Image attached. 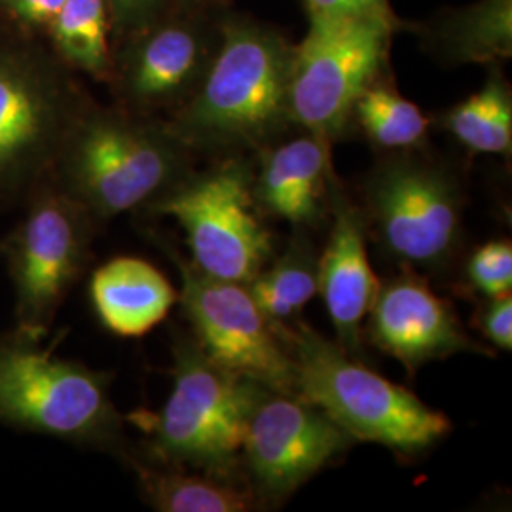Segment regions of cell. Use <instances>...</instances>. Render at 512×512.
Instances as JSON below:
<instances>
[{
  "label": "cell",
  "instance_id": "cell-24",
  "mask_svg": "<svg viewBox=\"0 0 512 512\" xmlns=\"http://www.w3.org/2000/svg\"><path fill=\"white\" fill-rule=\"evenodd\" d=\"M467 279L484 298L511 294L512 245L509 239H494L480 245L467 262Z\"/></svg>",
  "mask_w": 512,
  "mask_h": 512
},
{
  "label": "cell",
  "instance_id": "cell-6",
  "mask_svg": "<svg viewBox=\"0 0 512 512\" xmlns=\"http://www.w3.org/2000/svg\"><path fill=\"white\" fill-rule=\"evenodd\" d=\"M57 57L0 44V211L19 209L52 175L57 152L90 101Z\"/></svg>",
  "mask_w": 512,
  "mask_h": 512
},
{
  "label": "cell",
  "instance_id": "cell-5",
  "mask_svg": "<svg viewBox=\"0 0 512 512\" xmlns=\"http://www.w3.org/2000/svg\"><path fill=\"white\" fill-rule=\"evenodd\" d=\"M283 336L293 355L296 393L325 412L351 440L412 456L450 433L446 414L357 363L338 342L306 325L287 327Z\"/></svg>",
  "mask_w": 512,
  "mask_h": 512
},
{
  "label": "cell",
  "instance_id": "cell-9",
  "mask_svg": "<svg viewBox=\"0 0 512 512\" xmlns=\"http://www.w3.org/2000/svg\"><path fill=\"white\" fill-rule=\"evenodd\" d=\"M147 211L177 220L186 232L190 262L217 279L247 285L274 253V236L258 215L253 165L245 156L192 171Z\"/></svg>",
  "mask_w": 512,
  "mask_h": 512
},
{
  "label": "cell",
  "instance_id": "cell-22",
  "mask_svg": "<svg viewBox=\"0 0 512 512\" xmlns=\"http://www.w3.org/2000/svg\"><path fill=\"white\" fill-rule=\"evenodd\" d=\"M256 306L275 329H287L304 306L319 293V260L310 243H291L287 253L279 256L270 268H262L247 283Z\"/></svg>",
  "mask_w": 512,
  "mask_h": 512
},
{
  "label": "cell",
  "instance_id": "cell-3",
  "mask_svg": "<svg viewBox=\"0 0 512 512\" xmlns=\"http://www.w3.org/2000/svg\"><path fill=\"white\" fill-rule=\"evenodd\" d=\"M110 376L55 355L19 327L0 332V425L128 458Z\"/></svg>",
  "mask_w": 512,
  "mask_h": 512
},
{
  "label": "cell",
  "instance_id": "cell-25",
  "mask_svg": "<svg viewBox=\"0 0 512 512\" xmlns=\"http://www.w3.org/2000/svg\"><path fill=\"white\" fill-rule=\"evenodd\" d=\"M105 4L109 12L112 46L162 18L173 8V0H105Z\"/></svg>",
  "mask_w": 512,
  "mask_h": 512
},
{
  "label": "cell",
  "instance_id": "cell-30",
  "mask_svg": "<svg viewBox=\"0 0 512 512\" xmlns=\"http://www.w3.org/2000/svg\"><path fill=\"white\" fill-rule=\"evenodd\" d=\"M0 251H2V243H0Z\"/></svg>",
  "mask_w": 512,
  "mask_h": 512
},
{
  "label": "cell",
  "instance_id": "cell-26",
  "mask_svg": "<svg viewBox=\"0 0 512 512\" xmlns=\"http://www.w3.org/2000/svg\"><path fill=\"white\" fill-rule=\"evenodd\" d=\"M476 327L495 348L512 349V296L503 294L497 298H486L484 308L476 317Z\"/></svg>",
  "mask_w": 512,
  "mask_h": 512
},
{
  "label": "cell",
  "instance_id": "cell-4",
  "mask_svg": "<svg viewBox=\"0 0 512 512\" xmlns=\"http://www.w3.org/2000/svg\"><path fill=\"white\" fill-rule=\"evenodd\" d=\"M171 376L173 389L158 412L128 416L145 435L143 458L228 475L241 456L251 412L268 387L213 363L188 336L173 346Z\"/></svg>",
  "mask_w": 512,
  "mask_h": 512
},
{
  "label": "cell",
  "instance_id": "cell-13",
  "mask_svg": "<svg viewBox=\"0 0 512 512\" xmlns=\"http://www.w3.org/2000/svg\"><path fill=\"white\" fill-rule=\"evenodd\" d=\"M353 440L300 395L266 389L247 423L241 456L258 499L283 501Z\"/></svg>",
  "mask_w": 512,
  "mask_h": 512
},
{
  "label": "cell",
  "instance_id": "cell-27",
  "mask_svg": "<svg viewBox=\"0 0 512 512\" xmlns=\"http://www.w3.org/2000/svg\"><path fill=\"white\" fill-rule=\"evenodd\" d=\"M308 19L391 16L389 0H304Z\"/></svg>",
  "mask_w": 512,
  "mask_h": 512
},
{
  "label": "cell",
  "instance_id": "cell-21",
  "mask_svg": "<svg viewBox=\"0 0 512 512\" xmlns=\"http://www.w3.org/2000/svg\"><path fill=\"white\" fill-rule=\"evenodd\" d=\"M46 33L63 65L95 80H109L112 38L105 0H65Z\"/></svg>",
  "mask_w": 512,
  "mask_h": 512
},
{
  "label": "cell",
  "instance_id": "cell-18",
  "mask_svg": "<svg viewBox=\"0 0 512 512\" xmlns=\"http://www.w3.org/2000/svg\"><path fill=\"white\" fill-rule=\"evenodd\" d=\"M423 50L444 65H494L512 57V0H476L412 23Z\"/></svg>",
  "mask_w": 512,
  "mask_h": 512
},
{
  "label": "cell",
  "instance_id": "cell-20",
  "mask_svg": "<svg viewBox=\"0 0 512 512\" xmlns=\"http://www.w3.org/2000/svg\"><path fill=\"white\" fill-rule=\"evenodd\" d=\"M440 126L478 154L509 156L512 150V92L501 63L488 65V78L478 92L446 110Z\"/></svg>",
  "mask_w": 512,
  "mask_h": 512
},
{
  "label": "cell",
  "instance_id": "cell-29",
  "mask_svg": "<svg viewBox=\"0 0 512 512\" xmlns=\"http://www.w3.org/2000/svg\"><path fill=\"white\" fill-rule=\"evenodd\" d=\"M173 6L194 10H222L230 6V0H173Z\"/></svg>",
  "mask_w": 512,
  "mask_h": 512
},
{
  "label": "cell",
  "instance_id": "cell-12",
  "mask_svg": "<svg viewBox=\"0 0 512 512\" xmlns=\"http://www.w3.org/2000/svg\"><path fill=\"white\" fill-rule=\"evenodd\" d=\"M181 275L179 304L194 340L217 365L272 391H296L293 355L247 285L200 272L162 243Z\"/></svg>",
  "mask_w": 512,
  "mask_h": 512
},
{
  "label": "cell",
  "instance_id": "cell-2",
  "mask_svg": "<svg viewBox=\"0 0 512 512\" xmlns=\"http://www.w3.org/2000/svg\"><path fill=\"white\" fill-rule=\"evenodd\" d=\"M194 160L164 118L88 101L57 152L52 179L101 228L147 211L194 171Z\"/></svg>",
  "mask_w": 512,
  "mask_h": 512
},
{
  "label": "cell",
  "instance_id": "cell-19",
  "mask_svg": "<svg viewBox=\"0 0 512 512\" xmlns=\"http://www.w3.org/2000/svg\"><path fill=\"white\" fill-rule=\"evenodd\" d=\"M145 503L158 512H245L260 503L253 488L239 486L228 475L188 471L147 458H128Z\"/></svg>",
  "mask_w": 512,
  "mask_h": 512
},
{
  "label": "cell",
  "instance_id": "cell-16",
  "mask_svg": "<svg viewBox=\"0 0 512 512\" xmlns=\"http://www.w3.org/2000/svg\"><path fill=\"white\" fill-rule=\"evenodd\" d=\"M253 169V194L258 209L294 226H311L330 213L336 186L330 143L302 131V135L262 148Z\"/></svg>",
  "mask_w": 512,
  "mask_h": 512
},
{
  "label": "cell",
  "instance_id": "cell-28",
  "mask_svg": "<svg viewBox=\"0 0 512 512\" xmlns=\"http://www.w3.org/2000/svg\"><path fill=\"white\" fill-rule=\"evenodd\" d=\"M65 0H0V8L25 29L48 31Z\"/></svg>",
  "mask_w": 512,
  "mask_h": 512
},
{
  "label": "cell",
  "instance_id": "cell-7",
  "mask_svg": "<svg viewBox=\"0 0 512 512\" xmlns=\"http://www.w3.org/2000/svg\"><path fill=\"white\" fill-rule=\"evenodd\" d=\"M19 211L16 226L0 239V256L12 283L16 327L46 338L67 296L86 274L99 226L52 175Z\"/></svg>",
  "mask_w": 512,
  "mask_h": 512
},
{
  "label": "cell",
  "instance_id": "cell-17",
  "mask_svg": "<svg viewBox=\"0 0 512 512\" xmlns=\"http://www.w3.org/2000/svg\"><path fill=\"white\" fill-rule=\"evenodd\" d=\"M88 294L97 321L118 338L147 336L179 304L167 275L141 256H114L97 266Z\"/></svg>",
  "mask_w": 512,
  "mask_h": 512
},
{
  "label": "cell",
  "instance_id": "cell-14",
  "mask_svg": "<svg viewBox=\"0 0 512 512\" xmlns=\"http://www.w3.org/2000/svg\"><path fill=\"white\" fill-rule=\"evenodd\" d=\"M366 317L372 342L410 372L456 353H486L467 336L452 304L418 275L380 285Z\"/></svg>",
  "mask_w": 512,
  "mask_h": 512
},
{
  "label": "cell",
  "instance_id": "cell-1",
  "mask_svg": "<svg viewBox=\"0 0 512 512\" xmlns=\"http://www.w3.org/2000/svg\"><path fill=\"white\" fill-rule=\"evenodd\" d=\"M293 52L274 25L226 8L215 59L198 90L165 122L194 156L222 160L270 147L293 126Z\"/></svg>",
  "mask_w": 512,
  "mask_h": 512
},
{
  "label": "cell",
  "instance_id": "cell-8",
  "mask_svg": "<svg viewBox=\"0 0 512 512\" xmlns=\"http://www.w3.org/2000/svg\"><path fill=\"white\" fill-rule=\"evenodd\" d=\"M308 21L306 37L294 44L291 122L332 145L351 128L359 95L387 73L391 40L403 21L395 14Z\"/></svg>",
  "mask_w": 512,
  "mask_h": 512
},
{
  "label": "cell",
  "instance_id": "cell-10",
  "mask_svg": "<svg viewBox=\"0 0 512 512\" xmlns=\"http://www.w3.org/2000/svg\"><path fill=\"white\" fill-rule=\"evenodd\" d=\"M224 10L173 6L162 18L116 42L107 80L116 105L164 120L181 109L219 50Z\"/></svg>",
  "mask_w": 512,
  "mask_h": 512
},
{
  "label": "cell",
  "instance_id": "cell-11",
  "mask_svg": "<svg viewBox=\"0 0 512 512\" xmlns=\"http://www.w3.org/2000/svg\"><path fill=\"white\" fill-rule=\"evenodd\" d=\"M365 196L389 255L420 268H437L454 255L461 236V196L446 167L410 150L389 156L368 175Z\"/></svg>",
  "mask_w": 512,
  "mask_h": 512
},
{
  "label": "cell",
  "instance_id": "cell-23",
  "mask_svg": "<svg viewBox=\"0 0 512 512\" xmlns=\"http://www.w3.org/2000/svg\"><path fill=\"white\" fill-rule=\"evenodd\" d=\"M380 76L355 101L351 124H357L366 139L382 150L406 152L423 147L431 120L420 107L395 90Z\"/></svg>",
  "mask_w": 512,
  "mask_h": 512
},
{
  "label": "cell",
  "instance_id": "cell-15",
  "mask_svg": "<svg viewBox=\"0 0 512 512\" xmlns=\"http://www.w3.org/2000/svg\"><path fill=\"white\" fill-rule=\"evenodd\" d=\"M332 228L319 260V294L325 300L338 344L348 353L361 348L363 323L380 289L366 249V222L338 184L330 196Z\"/></svg>",
  "mask_w": 512,
  "mask_h": 512
}]
</instances>
